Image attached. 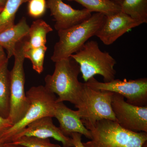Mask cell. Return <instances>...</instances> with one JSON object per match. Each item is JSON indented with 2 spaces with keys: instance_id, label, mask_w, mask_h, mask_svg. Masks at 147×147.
Here are the masks:
<instances>
[{
  "instance_id": "15",
  "label": "cell",
  "mask_w": 147,
  "mask_h": 147,
  "mask_svg": "<svg viewBox=\"0 0 147 147\" xmlns=\"http://www.w3.org/2000/svg\"><path fill=\"white\" fill-rule=\"evenodd\" d=\"M53 31V28L44 20L39 19L34 21L25 37L24 50L45 46L47 34Z\"/></svg>"
},
{
  "instance_id": "5",
  "label": "cell",
  "mask_w": 147,
  "mask_h": 147,
  "mask_svg": "<svg viewBox=\"0 0 147 147\" xmlns=\"http://www.w3.org/2000/svg\"><path fill=\"white\" fill-rule=\"evenodd\" d=\"M29 107L23 118L7 129L0 138L4 143H10L16 134L31 123L45 117H54L57 97L44 86L32 87L26 92Z\"/></svg>"
},
{
  "instance_id": "10",
  "label": "cell",
  "mask_w": 147,
  "mask_h": 147,
  "mask_svg": "<svg viewBox=\"0 0 147 147\" xmlns=\"http://www.w3.org/2000/svg\"><path fill=\"white\" fill-rule=\"evenodd\" d=\"M142 24L141 22L121 11L105 16L102 26L95 36L105 45H109L131 29Z\"/></svg>"
},
{
  "instance_id": "23",
  "label": "cell",
  "mask_w": 147,
  "mask_h": 147,
  "mask_svg": "<svg viewBox=\"0 0 147 147\" xmlns=\"http://www.w3.org/2000/svg\"><path fill=\"white\" fill-rule=\"evenodd\" d=\"M13 125V123L8 118H5L0 116V138L6 131Z\"/></svg>"
},
{
  "instance_id": "28",
  "label": "cell",
  "mask_w": 147,
  "mask_h": 147,
  "mask_svg": "<svg viewBox=\"0 0 147 147\" xmlns=\"http://www.w3.org/2000/svg\"><path fill=\"white\" fill-rule=\"evenodd\" d=\"M110 1L114 2L115 3L120 5L122 3L123 1V0H110Z\"/></svg>"
},
{
  "instance_id": "11",
  "label": "cell",
  "mask_w": 147,
  "mask_h": 147,
  "mask_svg": "<svg viewBox=\"0 0 147 147\" xmlns=\"http://www.w3.org/2000/svg\"><path fill=\"white\" fill-rule=\"evenodd\" d=\"M49 9L55 21L56 30H66L82 23L90 17L92 12L86 9H74L63 0H47Z\"/></svg>"
},
{
  "instance_id": "6",
  "label": "cell",
  "mask_w": 147,
  "mask_h": 147,
  "mask_svg": "<svg viewBox=\"0 0 147 147\" xmlns=\"http://www.w3.org/2000/svg\"><path fill=\"white\" fill-rule=\"evenodd\" d=\"M24 41L25 37L16 44L13 56L14 64L10 71V110L8 118L13 125L23 118L29 107L25 90Z\"/></svg>"
},
{
  "instance_id": "7",
  "label": "cell",
  "mask_w": 147,
  "mask_h": 147,
  "mask_svg": "<svg viewBox=\"0 0 147 147\" xmlns=\"http://www.w3.org/2000/svg\"><path fill=\"white\" fill-rule=\"evenodd\" d=\"M114 93L94 89L84 83L81 102L77 108L82 121L91 123L102 119L116 121L111 105Z\"/></svg>"
},
{
  "instance_id": "13",
  "label": "cell",
  "mask_w": 147,
  "mask_h": 147,
  "mask_svg": "<svg viewBox=\"0 0 147 147\" xmlns=\"http://www.w3.org/2000/svg\"><path fill=\"white\" fill-rule=\"evenodd\" d=\"M54 117L58 120L59 128L67 137H70L73 133H78L92 139L91 132L84 125L78 111L71 110L63 102H57Z\"/></svg>"
},
{
  "instance_id": "14",
  "label": "cell",
  "mask_w": 147,
  "mask_h": 147,
  "mask_svg": "<svg viewBox=\"0 0 147 147\" xmlns=\"http://www.w3.org/2000/svg\"><path fill=\"white\" fill-rule=\"evenodd\" d=\"M29 29L26 19L23 17L17 24L0 32V45L6 50L8 59L13 56L16 44L26 36Z\"/></svg>"
},
{
  "instance_id": "29",
  "label": "cell",
  "mask_w": 147,
  "mask_h": 147,
  "mask_svg": "<svg viewBox=\"0 0 147 147\" xmlns=\"http://www.w3.org/2000/svg\"><path fill=\"white\" fill-rule=\"evenodd\" d=\"M0 147H4V143H3L0 139Z\"/></svg>"
},
{
  "instance_id": "1",
  "label": "cell",
  "mask_w": 147,
  "mask_h": 147,
  "mask_svg": "<svg viewBox=\"0 0 147 147\" xmlns=\"http://www.w3.org/2000/svg\"><path fill=\"white\" fill-rule=\"evenodd\" d=\"M82 121L92 136L90 141L83 143L85 147H147V132L127 130L110 120Z\"/></svg>"
},
{
  "instance_id": "21",
  "label": "cell",
  "mask_w": 147,
  "mask_h": 147,
  "mask_svg": "<svg viewBox=\"0 0 147 147\" xmlns=\"http://www.w3.org/2000/svg\"><path fill=\"white\" fill-rule=\"evenodd\" d=\"M10 143L26 147H63L51 143L49 139H41L26 136L19 137Z\"/></svg>"
},
{
  "instance_id": "30",
  "label": "cell",
  "mask_w": 147,
  "mask_h": 147,
  "mask_svg": "<svg viewBox=\"0 0 147 147\" xmlns=\"http://www.w3.org/2000/svg\"><path fill=\"white\" fill-rule=\"evenodd\" d=\"M2 9H3L0 8V12H1V11H2Z\"/></svg>"
},
{
  "instance_id": "17",
  "label": "cell",
  "mask_w": 147,
  "mask_h": 147,
  "mask_svg": "<svg viewBox=\"0 0 147 147\" xmlns=\"http://www.w3.org/2000/svg\"><path fill=\"white\" fill-rule=\"evenodd\" d=\"M79 3L91 12L100 13L105 16L121 11L120 5L110 0H67Z\"/></svg>"
},
{
  "instance_id": "8",
  "label": "cell",
  "mask_w": 147,
  "mask_h": 147,
  "mask_svg": "<svg viewBox=\"0 0 147 147\" xmlns=\"http://www.w3.org/2000/svg\"><path fill=\"white\" fill-rule=\"evenodd\" d=\"M88 86L94 89L116 93L126 98V101L131 105L147 106V79L123 81L115 79L110 82H100L94 77L86 82Z\"/></svg>"
},
{
  "instance_id": "16",
  "label": "cell",
  "mask_w": 147,
  "mask_h": 147,
  "mask_svg": "<svg viewBox=\"0 0 147 147\" xmlns=\"http://www.w3.org/2000/svg\"><path fill=\"white\" fill-rule=\"evenodd\" d=\"M8 61L0 66V116L7 118L10 110V74Z\"/></svg>"
},
{
  "instance_id": "20",
  "label": "cell",
  "mask_w": 147,
  "mask_h": 147,
  "mask_svg": "<svg viewBox=\"0 0 147 147\" xmlns=\"http://www.w3.org/2000/svg\"><path fill=\"white\" fill-rule=\"evenodd\" d=\"M47 49L45 45L30 48L24 51L25 59H28L31 61L33 69L39 74L43 71L45 54Z\"/></svg>"
},
{
  "instance_id": "3",
  "label": "cell",
  "mask_w": 147,
  "mask_h": 147,
  "mask_svg": "<svg viewBox=\"0 0 147 147\" xmlns=\"http://www.w3.org/2000/svg\"><path fill=\"white\" fill-rule=\"evenodd\" d=\"M105 16L95 13L76 26L58 31L59 40L54 46L51 59L54 62L70 57L80 50L92 37L95 36L101 28Z\"/></svg>"
},
{
  "instance_id": "24",
  "label": "cell",
  "mask_w": 147,
  "mask_h": 147,
  "mask_svg": "<svg viewBox=\"0 0 147 147\" xmlns=\"http://www.w3.org/2000/svg\"><path fill=\"white\" fill-rule=\"evenodd\" d=\"M82 134L78 133H73L71 134L70 137L72 139L74 147H85L82 142Z\"/></svg>"
},
{
  "instance_id": "2",
  "label": "cell",
  "mask_w": 147,
  "mask_h": 147,
  "mask_svg": "<svg viewBox=\"0 0 147 147\" xmlns=\"http://www.w3.org/2000/svg\"><path fill=\"white\" fill-rule=\"evenodd\" d=\"M80 73L79 65L72 58L60 60L55 62L53 74L45 76L44 86L57 95V102L68 101L77 108L81 102L84 84L78 79Z\"/></svg>"
},
{
  "instance_id": "19",
  "label": "cell",
  "mask_w": 147,
  "mask_h": 147,
  "mask_svg": "<svg viewBox=\"0 0 147 147\" xmlns=\"http://www.w3.org/2000/svg\"><path fill=\"white\" fill-rule=\"evenodd\" d=\"M29 0H7L0 12V32L9 28L15 25L16 13L23 4Z\"/></svg>"
},
{
  "instance_id": "25",
  "label": "cell",
  "mask_w": 147,
  "mask_h": 147,
  "mask_svg": "<svg viewBox=\"0 0 147 147\" xmlns=\"http://www.w3.org/2000/svg\"><path fill=\"white\" fill-rule=\"evenodd\" d=\"M4 48L0 45V66L4 63L8 61L9 59L6 55Z\"/></svg>"
},
{
  "instance_id": "9",
  "label": "cell",
  "mask_w": 147,
  "mask_h": 147,
  "mask_svg": "<svg viewBox=\"0 0 147 147\" xmlns=\"http://www.w3.org/2000/svg\"><path fill=\"white\" fill-rule=\"evenodd\" d=\"M111 105L116 121L121 127L134 132H147V106L131 105L116 93Z\"/></svg>"
},
{
  "instance_id": "27",
  "label": "cell",
  "mask_w": 147,
  "mask_h": 147,
  "mask_svg": "<svg viewBox=\"0 0 147 147\" xmlns=\"http://www.w3.org/2000/svg\"><path fill=\"white\" fill-rule=\"evenodd\" d=\"M6 1L7 0H0V8H3Z\"/></svg>"
},
{
  "instance_id": "12",
  "label": "cell",
  "mask_w": 147,
  "mask_h": 147,
  "mask_svg": "<svg viewBox=\"0 0 147 147\" xmlns=\"http://www.w3.org/2000/svg\"><path fill=\"white\" fill-rule=\"evenodd\" d=\"M23 136L41 139L53 138L61 142L63 147H74L71 137L64 135L59 127L53 123L52 117H43L31 123L14 136L10 142Z\"/></svg>"
},
{
  "instance_id": "26",
  "label": "cell",
  "mask_w": 147,
  "mask_h": 147,
  "mask_svg": "<svg viewBox=\"0 0 147 147\" xmlns=\"http://www.w3.org/2000/svg\"><path fill=\"white\" fill-rule=\"evenodd\" d=\"M4 147H26L21 145H15L11 143H5L4 144Z\"/></svg>"
},
{
  "instance_id": "4",
  "label": "cell",
  "mask_w": 147,
  "mask_h": 147,
  "mask_svg": "<svg viewBox=\"0 0 147 147\" xmlns=\"http://www.w3.org/2000/svg\"><path fill=\"white\" fill-rule=\"evenodd\" d=\"M80 67L85 83L96 75L103 77L104 82L115 78L116 61L107 52L100 50L97 41H88L78 52L70 56Z\"/></svg>"
},
{
  "instance_id": "18",
  "label": "cell",
  "mask_w": 147,
  "mask_h": 147,
  "mask_svg": "<svg viewBox=\"0 0 147 147\" xmlns=\"http://www.w3.org/2000/svg\"><path fill=\"white\" fill-rule=\"evenodd\" d=\"M120 6L122 12L142 24L147 23V0H123Z\"/></svg>"
},
{
  "instance_id": "22",
  "label": "cell",
  "mask_w": 147,
  "mask_h": 147,
  "mask_svg": "<svg viewBox=\"0 0 147 147\" xmlns=\"http://www.w3.org/2000/svg\"><path fill=\"white\" fill-rule=\"evenodd\" d=\"M28 13L32 18L42 17L47 9V0H29L28 2Z\"/></svg>"
}]
</instances>
